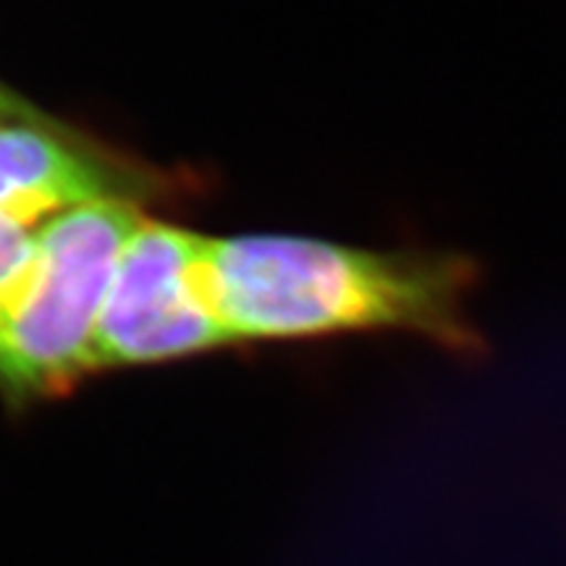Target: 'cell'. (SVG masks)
I'll use <instances>...</instances> for the list:
<instances>
[{
  "instance_id": "cell-1",
  "label": "cell",
  "mask_w": 566,
  "mask_h": 566,
  "mask_svg": "<svg viewBox=\"0 0 566 566\" xmlns=\"http://www.w3.org/2000/svg\"><path fill=\"white\" fill-rule=\"evenodd\" d=\"M210 289L231 344L407 331L480 349L467 317L475 271L459 254L370 252L302 237L210 239Z\"/></svg>"
},
{
  "instance_id": "cell-2",
  "label": "cell",
  "mask_w": 566,
  "mask_h": 566,
  "mask_svg": "<svg viewBox=\"0 0 566 566\" xmlns=\"http://www.w3.org/2000/svg\"><path fill=\"white\" fill-rule=\"evenodd\" d=\"M139 202L69 210L34 233L30 263L0 294V396L48 399L95 373V331Z\"/></svg>"
},
{
  "instance_id": "cell-3",
  "label": "cell",
  "mask_w": 566,
  "mask_h": 566,
  "mask_svg": "<svg viewBox=\"0 0 566 566\" xmlns=\"http://www.w3.org/2000/svg\"><path fill=\"white\" fill-rule=\"evenodd\" d=\"M210 237L150 221L126 242L95 331V365H153L231 344L210 289Z\"/></svg>"
},
{
  "instance_id": "cell-4",
  "label": "cell",
  "mask_w": 566,
  "mask_h": 566,
  "mask_svg": "<svg viewBox=\"0 0 566 566\" xmlns=\"http://www.w3.org/2000/svg\"><path fill=\"white\" fill-rule=\"evenodd\" d=\"M166 192V179L51 118L0 126V221L30 229L103 200Z\"/></svg>"
},
{
  "instance_id": "cell-5",
  "label": "cell",
  "mask_w": 566,
  "mask_h": 566,
  "mask_svg": "<svg viewBox=\"0 0 566 566\" xmlns=\"http://www.w3.org/2000/svg\"><path fill=\"white\" fill-rule=\"evenodd\" d=\"M34 250V233L9 221H0V294L24 271Z\"/></svg>"
},
{
  "instance_id": "cell-6",
  "label": "cell",
  "mask_w": 566,
  "mask_h": 566,
  "mask_svg": "<svg viewBox=\"0 0 566 566\" xmlns=\"http://www.w3.org/2000/svg\"><path fill=\"white\" fill-rule=\"evenodd\" d=\"M40 118H45V113L34 108L32 103H27L24 97L17 95V92L9 90L3 82H0V126L21 124V122H40Z\"/></svg>"
}]
</instances>
